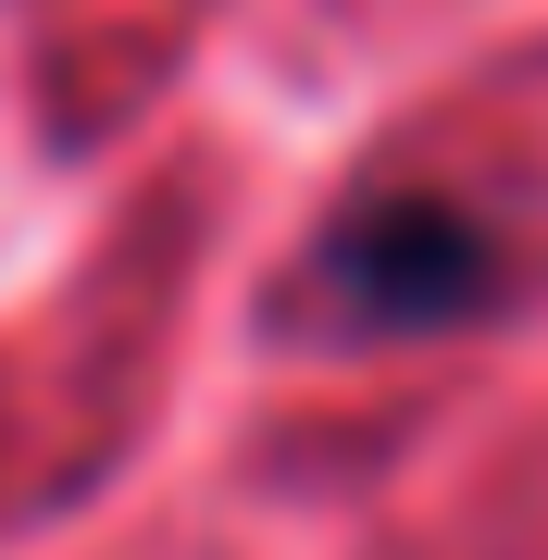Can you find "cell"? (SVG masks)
<instances>
[{
  "label": "cell",
  "instance_id": "1",
  "mask_svg": "<svg viewBox=\"0 0 548 560\" xmlns=\"http://www.w3.org/2000/svg\"><path fill=\"white\" fill-rule=\"evenodd\" d=\"M312 300H325L349 337H436V324L499 300V237H487V212H462V200L386 187V200L325 224Z\"/></svg>",
  "mask_w": 548,
  "mask_h": 560
}]
</instances>
